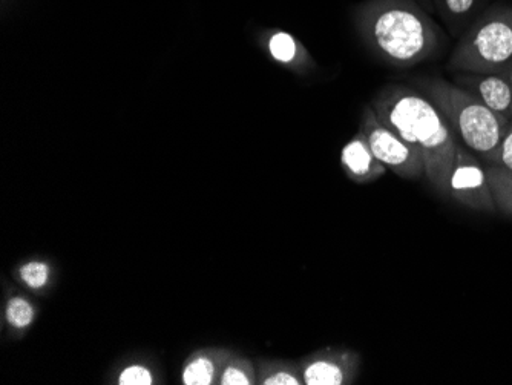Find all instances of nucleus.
<instances>
[{
  "label": "nucleus",
  "instance_id": "8",
  "mask_svg": "<svg viewBox=\"0 0 512 385\" xmlns=\"http://www.w3.org/2000/svg\"><path fill=\"white\" fill-rule=\"evenodd\" d=\"M361 366V356L352 350L313 356L302 366V379L306 385L352 384Z\"/></svg>",
  "mask_w": 512,
  "mask_h": 385
},
{
  "label": "nucleus",
  "instance_id": "16",
  "mask_svg": "<svg viewBox=\"0 0 512 385\" xmlns=\"http://www.w3.org/2000/svg\"><path fill=\"white\" fill-rule=\"evenodd\" d=\"M261 384L263 385H299L304 384L302 375L296 370L284 369V367H275L269 369L261 376Z\"/></svg>",
  "mask_w": 512,
  "mask_h": 385
},
{
  "label": "nucleus",
  "instance_id": "12",
  "mask_svg": "<svg viewBox=\"0 0 512 385\" xmlns=\"http://www.w3.org/2000/svg\"><path fill=\"white\" fill-rule=\"evenodd\" d=\"M480 0H431L437 13L451 27L462 24L476 10Z\"/></svg>",
  "mask_w": 512,
  "mask_h": 385
},
{
  "label": "nucleus",
  "instance_id": "11",
  "mask_svg": "<svg viewBox=\"0 0 512 385\" xmlns=\"http://www.w3.org/2000/svg\"><path fill=\"white\" fill-rule=\"evenodd\" d=\"M490 178L491 191L497 212L512 217V172L499 166H486Z\"/></svg>",
  "mask_w": 512,
  "mask_h": 385
},
{
  "label": "nucleus",
  "instance_id": "13",
  "mask_svg": "<svg viewBox=\"0 0 512 385\" xmlns=\"http://www.w3.org/2000/svg\"><path fill=\"white\" fill-rule=\"evenodd\" d=\"M214 362L209 358H198L192 361L183 373L186 385H209L214 381Z\"/></svg>",
  "mask_w": 512,
  "mask_h": 385
},
{
  "label": "nucleus",
  "instance_id": "17",
  "mask_svg": "<svg viewBox=\"0 0 512 385\" xmlns=\"http://www.w3.org/2000/svg\"><path fill=\"white\" fill-rule=\"evenodd\" d=\"M493 166H499L505 171L512 172V122H509L505 134H503Z\"/></svg>",
  "mask_w": 512,
  "mask_h": 385
},
{
  "label": "nucleus",
  "instance_id": "19",
  "mask_svg": "<svg viewBox=\"0 0 512 385\" xmlns=\"http://www.w3.org/2000/svg\"><path fill=\"white\" fill-rule=\"evenodd\" d=\"M223 385H250L253 384V375L246 367L229 366L221 376Z\"/></svg>",
  "mask_w": 512,
  "mask_h": 385
},
{
  "label": "nucleus",
  "instance_id": "5",
  "mask_svg": "<svg viewBox=\"0 0 512 385\" xmlns=\"http://www.w3.org/2000/svg\"><path fill=\"white\" fill-rule=\"evenodd\" d=\"M359 132L364 135L371 152L388 171L405 180L425 178L424 158L421 152L411 148L396 132L382 123L371 105L365 106L362 112Z\"/></svg>",
  "mask_w": 512,
  "mask_h": 385
},
{
  "label": "nucleus",
  "instance_id": "15",
  "mask_svg": "<svg viewBox=\"0 0 512 385\" xmlns=\"http://www.w3.org/2000/svg\"><path fill=\"white\" fill-rule=\"evenodd\" d=\"M20 277L28 286L33 289H40L48 283L50 278V267L40 261H33V263L25 264L20 270Z\"/></svg>",
  "mask_w": 512,
  "mask_h": 385
},
{
  "label": "nucleus",
  "instance_id": "3",
  "mask_svg": "<svg viewBox=\"0 0 512 385\" xmlns=\"http://www.w3.org/2000/svg\"><path fill=\"white\" fill-rule=\"evenodd\" d=\"M414 86L436 105L456 134L457 140L485 163L493 166L508 120L497 116L468 91L444 77H421Z\"/></svg>",
  "mask_w": 512,
  "mask_h": 385
},
{
  "label": "nucleus",
  "instance_id": "9",
  "mask_svg": "<svg viewBox=\"0 0 512 385\" xmlns=\"http://www.w3.org/2000/svg\"><path fill=\"white\" fill-rule=\"evenodd\" d=\"M341 165L345 174L356 183H371L387 174L388 169L371 152L361 132L342 148Z\"/></svg>",
  "mask_w": 512,
  "mask_h": 385
},
{
  "label": "nucleus",
  "instance_id": "21",
  "mask_svg": "<svg viewBox=\"0 0 512 385\" xmlns=\"http://www.w3.org/2000/svg\"><path fill=\"white\" fill-rule=\"evenodd\" d=\"M430 2H431V0H430Z\"/></svg>",
  "mask_w": 512,
  "mask_h": 385
},
{
  "label": "nucleus",
  "instance_id": "4",
  "mask_svg": "<svg viewBox=\"0 0 512 385\" xmlns=\"http://www.w3.org/2000/svg\"><path fill=\"white\" fill-rule=\"evenodd\" d=\"M512 62V4L499 2L480 14L460 37L447 70L451 73L496 74Z\"/></svg>",
  "mask_w": 512,
  "mask_h": 385
},
{
  "label": "nucleus",
  "instance_id": "2",
  "mask_svg": "<svg viewBox=\"0 0 512 385\" xmlns=\"http://www.w3.org/2000/svg\"><path fill=\"white\" fill-rule=\"evenodd\" d=\"M353 14L362 42L393 68L433 59L445 40L442 28L416 0H364Z\"/></svg>",
  "mask_w": 512,
  "mask_h": 385
},
{
  "label": "nucleus",
  "instance_id": "6",
  "mask_svg": "<svg viewBox=\"0 0 512 385\" xmlns=\"http://www.w3.org/2000/svg\"><path fill=\"white\" fill-rule=\"evenodd\" d=\"M448 198L483 214H496L485 163L459 142L448 181Z\"/></svg>",
  "mask_w": 512,
  "mask_h": 385
},
{
  "label": "nucleus",
  "instance_id": "7",
  "mask_svg": "<svg viewBox=\"0 0 512 385\" xmlns=\"http://www.w3.org/2000/svg\"><path fill=\"white\" fill-rule=\"evenodd\" d=\"M453 74V83L468 91L497 116L512 122V86L502 74Z\"/></svg>",
  "mask_w": 512,
  "mask_h": 385
},
{
  "label": "nucleus",
  "instance_id": "18",
  "mask_svg": "<svg viewBox=\"0 0 512 385\" xmlns=\"http://www.w3.org/2000/svg\"><path fill=\"white\" fill-rule=\"evenodd\" d=\"M120 385H151L152 375L146 367L132 366L123 370L119 378Z\"/></svg>",
  "mask_w": 512,
  "mask_h": 385
},
{
  "label": "nucleus",
  "instance_id": "20",
  "mask_svg": "<svg viewBox=\"0 0 512 385\" xmlns=\"http://www.w3.org/2000/svg\"><path fill=\"white\" fill-rule=\"evenodd\" d=\"M500 74H502V76L505 77L506 80H508L509 85L512 86V62L509 63L508 66H506L505 70L500 71Z\"/></svg>",
  "mask_w": 512,
  "mask_h": 385
},
{
  "label": "nucleus",
  "instance_id": "1",
  "mask_svg": "<svg viewBox=\"0 0 512 385\" xmlns=\"http://www.w3.org/2000/svg\"><path fill=\"white\" fill-rule=\"evenodd\" d=\"M370 105L382 123L421 152L425 180L437 194L448 198V181L459 140L442 112L421 89L401 83L382 86Z\"/></svg>",
  "mask_w": 512,
  "mask_h": 385
},
{
  "label": "nucleus",
  "instance_id": "14",
  "mask_svg": "<svg viewBox=\"0 0 512 385\" xmlns=\"http://www.w3.org/2000/svg\"><path fill=\"white\" fill-rule=\"evenodd\" d=\"M34 310L31 304L23 298H13L7 306L8 323L17 329L30 326L33 321Z\"/></svg>",
  "mask_w": 512,
  "mask_h": 385
},
{
  "label": "nucleus",
  "instance_id": "10",
  "mask_svg": "<svg viewBox=\"0 0 512 385\" xmlns=\"http://www.w3.org/2000/svg\"><path fill=\"white\" fill-rule=\"evenodd\" d=\"M266 50L275 62L281 65H301L302 60L306 62V50H302L298 40L286 31H273L266 37Z\"/></svg>",
  "mask_w": 512,
  "mask_h": 385
}]
</instances>
